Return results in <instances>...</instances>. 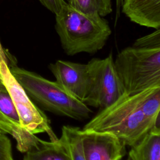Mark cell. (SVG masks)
Returning a JSON list of instances; mask_svg holds the SVG:
<instances>
[{"instance_id":"4fadbf2b","label":"cell","mask_w":160,"mask_h":160,"mask_svg":"<svg viewBox=\"0 0 160 160\" xmlns=\"http://www.w3.org/2000/svg\"><path fill=\"white\" fill-rule=\"evenodd\" d=\"M23 160H70L69 157L59 140L46 141L39 149L25 152Z\"/></svg>"},{"instance_id":"9a60e30c","label":"cell","mask_w":160,"mask_h":160,"mask_svg":"<svg viewBox=\"0 0 160 160\" xmlns=\"http://www.w3.org/2000/svg\"><path fill=\"white\" fill-rule=\"evenodd\" d=\"M0 112L11 121L16 126L22 128L12 99L1 79L0 80Z\"/></svg>"},{"instance_id":"6da1fadb","label":"cell","mask_w":160,"mask_h":160,"mask_svg":"<svg viewBox=\"0 0 160 160\" xmlns=\"http://www.w3.org/2000/svg\"><path fill=\"white\" fill-rule=\"evenodd\" d=\"M160 87L129 96L124 93L102 109L82 129L111 133L131 146L152 128L159 126Z\"/></svg>"},{"instance_id":"ffe728a7","label":"cell","mask_w":160,"mask_h":160,"mask_svg":"<svg viewBox=\"0 0 160 160\" xmlns=\"http://www.w3.org/2000/svg\"><path fill=\"white\" fill-rule=\"evenodd\" d=\"M122 0H116V20L119 17L120 11H121V8L122 5Z\"/></svg>"},{"instance_id":"7c38bea8","label":"cell","mask_w":160,"mask_h":160,"mask_svg":"<svg viewBox=\"0 0 160 160\" xmlns=\"http://www.w3.org/2000/svg\"><path fill=\"white\" fill-rule=\"evenodd\" d=\"M59 141L66 149L70 160H86L79 128L69 125L63 126Z\"/></svg>"},{"instance_id":"5b68a950","label":"cell","mask_w":160,"mask_h":160,"mask_svg":"<svg viewBox=\"0 0 160 160\" xmlns=\"http://www.w3.org/2000/svg\"><path fill=\"white\" fill-rule=\"evenodd\" d=\"M0 77L12 99L19 118L21 126L34 135L46 133L49 137V141L57 142L59 138L52 129L50 120L28 96L11 73L6 62L0 66Z\"/></svg>"},{"instance_id":"7a4b0ae2","label":"cell","mask_w":160,"mask_h":160,"mask_svg":"<svg viewBox=\"0 0 160 160\" xmlns=\"http://www.w3.org/2000/svg\"><path fill=\"white\" fill-rule=\"evenodd\" d=\"M55 30L68 56L97 52L112 32L108 21L98 13L82 12L67 2L55 15Z\"/></svg>"},{"instance_id":"30bf717a","label":"cell","mask_w":160,"mask_h":160,"mask_svg":"<svg viewBox=\"0 0 160 160\" xmlns=\"http://www.w3.org/2000/svg\"><path fill=\"white\" fill-rule=\"evenodd\" d=\"M127 160H160V128H152L131 146Z\"/></svg>"},{"instance_id":"d6986e66","label":"cell","mask_w":160,"mask_h":160,"mask_svg":"<svg viewBox=\"0 0 160 160\" xmlns=\"http://www.w3.org/2000/svg\"><path fill=\"white\" fill-rule=\"evenodd\" d=\"M4 62H7L8 66L12 64H17L16 59L11 54H10L8 51L4 50L0 41V66ZM0 80H1V77H0Z\"/></svg>"},{"instance_id":"5bb4252c","label":"cell","mask_w":160,"mask_h":160,"mask_svg":"<svg viewBox=\"0 0 160 160\" xmlns=\"http://www.w3.org/2000/svg\"><path fill=\"white\" fill-rule=\"evenodd\" d=\"M72 8L84 13H98L104 17L112 12V0H67Z\"/></svg>"},{"instance_id":"3957f363","label":"cell","mask_w":160,"mask_h":160,"mask_svg":"<svg viewBox=\"0 0 160 160\" xmlns=\"http://www.w3.org/2000/svg\"><path fill=\"white\" fill-rule=\"evenodd\" d=\"M9 69L28 96L41 109L79 121L88 119L92 112L88 106L68 94L56 81L19 68L17 64L10 65Z\"/></svg>"},{"instance_id":"277c9868","label":"cell","mask_w":160,"mask_h":160,"mask_svg":"<svg viewBox=\"0 0 160 160\" xmlns=\"http://www.w3.org/2000/svg\"><path fill=\"white\" fill-rule=\"evenodd\" d=\"M114 64L127 95L160 87V47H127L118 53Z\"/></svg>"},{"instance_id":"ac0fdd59","label":"cell","mask_w":160,"mask_h":160,"mask_svg":"<svg viewBox=\"0 0 160 160\" xmlns=\"http://www.w3.org/2000/svg\"><path fill=\"white\" fill-rule=\"evenodd\" d=\"M41 4L55 15L58 14L66 4L65 0H38Z\"/></svg>"},{"instance_id":"2e32d148","label":"cell","mask_w":160,"mask_h":160,"mask_svg":"<svg viewBox=\"0 0 160 160\" xmlns=\"http://www.w3.org/2000/svg\"><path fill=\"white\" fill-rule=\"evenodd\" d=\"M132 46L137 48L160 47V29L136 39Z\"/></svg>"},{"instance_id":"8fae6325","label":"cell","mask_w":160,"mask_h":160,"mask_svg":"<svg viewBox=\"0 0 160 160\" xmlns=\"http://www.w3.org/2000/svg\"><path fill=\"white\" fill-rule=\"evenodd\" d=\"M0 129L9 134L16 141V148L25 153L39 147L41 139L22 128H18L13 122L0 112Z\"/></svg>"},{"instance_id":"44dd1931","label":"cell","mask_w":160,"mask_h":160,"mask_svg":"<svg viewBox=\"0 0 160 160\" xmlns=\"http://www.w3.org/2000/svg\"><path fill=\"white\" fill-rule=\"evenodd\" d=\"M0 133H5V134H6L2 129H0Z\"/></svg>"},{"instance_id":"9c48e42d","label":"cell","mask_w":160,"mask_h":160,"mask_svg":"<svg viewBox=\"0 0 160 160\" xmlns=\"http://www.w3.org/2000/svg\"><path fill=\"white\" fill-rule=\"evenodd\" d=\"M121 11L136 24L160 29V0H122Z\"/></svg>"},{"instance_id":"52a82bcc","label":"cell","mask_w":160,"mask_h":160,"mask_svg":"<svg viewBox=\"0 0 160 160\" xmlns=\"http://www.w3.org/2000/svg\"><path fill=\"white\" fill-rule=\"evenodd\" d=\"M48 68L56 82L71 97L85 102L90 87V77L87 64L58 60Z\"/></svg>"},{"instance_id":"ba28073f","label":"cell","mask_w":160,"mask_h":160,"mask_svg":"<svg viewBox=\"0 0 160 160\" xmlns=\"http://www.w3.org/2000/svg\"><path fill=\"white\" fill-rule=\"evenodd\" d=\"M86 160H121L126 146L114 135L105 132L81 129Z\"/></svg>"},{"instance_id":"8992f818","label":"cell","mask_w":160,"mask_h":160,"mask_svg":"<svg viewBox=\"0 0 160 160\" xmlns=\"http://www.w3.org/2000/svg\"><path fill=\"white\" fill-rule=\"evenodd\" d=\"M90 87L84 102L101 109L112 104L124 92L116 73L112 54L104 59L93 58L88 63Z\"/></svg>"},{"instance_id":"e0dca14e","label":"cell","mask_w":160,"mask_h":160,"mask_svg":"<svg viewBox=\"0 0 160 160\" xmlns=\"http://www.w3.org/2000/svg\"><path fill=\"white\" fill-rule=\"evenodd\" d=\"M6 134L0 133V160H14L11 142Z\"/></svg>"}]
</instances>
